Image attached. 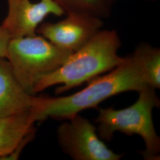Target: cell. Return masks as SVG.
<instances>
[{"label": "cell", "instance_id": "cell-1", "mask_svg": "<svg viewBox=\"0 0 160 160\" xmlns=\"http://www.w3.org/2000/svg\"><path fill=\"white\" fill-rule=\"evenodd\" d=\"M125 58L123 63L89 81L79 92L63 97H40L38 122L48 118L67 120L86 109L96 108L103 101L122 92H139L151 87L137 56L133 53Z\"/></svg>", "mask_w": 160, "mask_h": 160}, {"label": "cell", "instance_id": "cell-2", "mask_svg": "<svg viewBox=\"0 0 160 160\" xmlns=\"http://www.w3.org/2000/svg\"><path fill=\"white\" fill-rule=\"evenodd\" d=\"M120 46L116 30L101 29L84 46L72 53L61 67L42 77L35 84L33 94L56 85L60 86L55 93L62 94L109 72L126 59L118 55Z\"/></svg>", "mask_w": 160, "mask_h": 160}, {"label": "cell", "instance_id": "cell-3", "mask_svg": "<svg viewBox=\"0 0 160 160\" xmlns=\"http://www.w3.org/2000/svg\"><path fill=\"white\" fill-rule=\"evenodd\" d=\"M155 90L148 87L138 92L137 100L125 109H100L95 120L99 137L110 141L115 132L128 136L137 135L145 143V148L142 153L144 159L159 160L160 138L155 129L152 111L155 108L159 107L160 102Z\"/></svg>", "mask_w": 160, "mask_h": 160}, {"label": "cell", "instance_id": "cell-4", "mask_svg": "<svg viewBox=\"0 0 160 160\" xmlns=\"http://www.w3.org/2000/svg\"><path fill=\"white\" fill-rule=\"evenodd\" d=\"M71 53L36 33L11 39L6 58L20 84L26 92L33 95V89L36 82L61 67Z\"/></svg>", "mask_w": 160, "mask_h": 160}, {"label": "cell", "instance_id": "cell-5", "mask_svg": "<svg viewBox=\"0 0 160 160\" xmlns=\"http://www.w3.org/2000/svg\"><path fill=\"white\" fill-rule=\"evenodd\" d=\"M57 138L63 152L74 160H119L123 156L109 149L97 128L78 114L58 127Z\"/></svg>", "mask_w": 160, "mask_h": 160}, {"label": "cell", "instance_id": "cell-6", "mask_svg": "<svg viewBox=\"0 0 160 160\" xmlns=\"http://www.w3.org/2000/svg\"><path fill=\"white\" fill-rule=\"evenodd\" d=\"M57 22L41 23L36 33L58 48L71 53L78 50L103 27L102 18L81 12H68Z\"/></svg>", "mask_w": 160, "mask_h": 160}, {"label": "cell", "instance_id": "cell-7", "mask_svg": "<svg viewBox=\"0 0 160 160\" xmlns=\"http://www.w3.org/2000/svg\"><path fill=\"white\" fill-rule=\"evenodd\" d=\"M8 12L1 24L11 39L36 34L44 19L50 15L65 14L62 8L53 0H7Z\"/></svg>", "mask_w": 160, "mask_h": 160}, {"label": "cell", "instance_id": "cell-8", "mask_svg": "<svg viewBox=\"0 0 160 160\" xmlns=\"http://www.w3.org/2000/svg\"><path fill=\"white\" fill-rule=\"evenodd\" d=\"M40 97L26 92L5 58H0V118L36 109Z\"/></svg>", "mask_w": 160, "mask_h": 160}, {"label": "cell", "instance_id": "cell-9", "mask_svg": "<svg viewBox=\"0 0 160 160\" xmlns=\"http://www.w3.org/2000/svg\"><path fill=\"white\" fill-rule=\"evenodd\" d=\"M36 108L0 118V160H4L35 131Z\"/></svg>", "mask_w": 160, "mask_h": 160}, {"label": "cell", "instance_id": "cell-10", "mask_svg": "<svg viewBox=\"0 0 160 160\" xmlns=\"http://www.w3.org/2000/svg\"><path fill=\"white\" fill-rule=\"evenodd\" d=\"M65 13L81 12L106 18L110 16L116 0H53Z\"/></svg>", "mask_w": 160, "mask_h": 160}, {"label": "cell", "instance_id": "cell-11", "mask_svg": "<svg viewBox=\"0 0 160 160\" xmlns=\"http://www.w3.org/2000/svg\"><path fill=\"white\" fill-rule=\"evenodd\" d=\"M133 53L141 64L150 87L160 88V49L148 43H142L135 48Z\"/></svg>", "mask_w": 160, "mask_h": 160}, {"label": "cell", "instance_id": "cell-12", "mask_svg": "<svg viewBox=\"0 0 160 160\" xmlns=\"http://www.w3.org/2000/svg\"><path fill=\"white\" fill-rule=\"evenodd\" d=\"M10 39L5 30L0 26V58L7 57V48Z\"/></svg>", "mask_w": 160, "mask_h": 160}, {"label": "cell", "instance_id": "cell-13", "mask_svg": "<svg viewBox=\"0 0 160 160\" xmlns=\"http://www.w3.org/2000/svg\"><path fill=\"white\" fill-rule=\"evenodd\" d=\"M143 1H151V2H153V1H155L157 0H143Z\"/></svg>", "mask_w": 160, "mask_h": 160}]
</instances>
